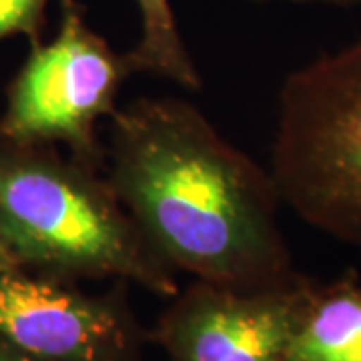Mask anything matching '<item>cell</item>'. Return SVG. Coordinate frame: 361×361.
Instances as JSON below:
<instances>
[{
  "label": "cell",
  "instance_id": "11",
  "mask_svg": "<svg viewBox=\"0 0 361 361\" xmlns=\"http://www.w3.org/2000/svg\"><path fill=\"white\" fill-rule=\"evenodd\" d=\"M251 2H295V4H327L339 8H351L361 4V0H251Z\"/></svg>",
  "mask_w": 361,
  "mask_h": 361
},
{
  "label": "cell",
  "instance_id": "7",
  "mask_svg": "<svg viewBox=\"0 0 361 361\" xmlns=\"http://www.w3.org/2000/svg\"><path fill=\"white\" fill-rule=\"evenodd\" d=\"M285 361H361V281L353 271L331 283L313 279Z\"/></svg>",
  "mask_w": 361,
  "mask_h": 361
},
{
  "label": "cell",
  "instance_id": "1",
  "mask_svg": "<svg viewBox=\"0 0 361 361\" xmlns=\"http://www.w3.org/2000/svg\"><path fill=\"white\" fill-rule=\"evenodd\" d=\"M104 177L157 255L207 283H291L269 169L227 141L195 104L141 97L111 115Z\"/></svg>",
  "mask_w": 361,
  "mask_h": 361
},
{
  "label": "cell",
  "instance_id": "4",
  "mask_svg": "<svg viewBox=\"0 0 361 361\" xmlns=\"http://www.w3.org/2000/svg\"><path fill=\"white\" fill-rule=\"evenodd\" d=\"M133 75L87 20L78 0H61L54 39L30 42V54L11 80L0 115V137L28 145H65L71 155L103 169L97 125L115 113L123 82Z\"/></svg>",
  "mask_w": 361,
  "mask_h": 361
},
{
  "label": "cell",
  "instance_id": "8",
  "mask_svg": "<svg viewBox=\"0 0 361 361\" xmlns=\"http://www.w3.org/2000/svg\"><path fill=\"white\" fill-rule=\"evenodd\" d=\"M139 13V40L127 54L130 71L165 78L185 90L203 89V77L180 35L171 0H133Z\"/></svg>",
  "mask_w": 361,
  "mask_h": 361
},
{
  "label": "cell",
  "instance_id": "12",
  "mask_svg": "<svg viewBox=\"0 0 361 361\" xmlns=\"http://www.w3.org/2000/svg\"><path fill=\"white\" fill-rule=\"evenodd\" d=\"M11 263H14L13 259H11V255L4 251V247L0 245V265H11ZM16 265V263H14Z\"/></svg>",
  "mask_w": 361,
  "mask_h": 361
},
{
  "label": "cell",
  "instance_id": "10",
  "mask_svg": "<svg viewBox=\"0 0 361 361\" xmlns=\"http://www.w3.org/2000/svg\"><path fill=\"white\" fill-rule=\"evenodd\" d=\"M0 361H40L32 355H28L25 351L11 345L8 341L0 339Z\"/></svg>",
  "mask_w": 361,
  "mask_h": 361
},
{
  "label": "cell",
  "instance_id": "5",
  "mask_svg": "<svg viewBox=\"0 0 361 361\" xmlns=\"http://www.w3.org/2000/svg\"><path fill=\"white\" fill-rule=\"evenodd\" d=\"M123 289L90 295L75 281L0 265V339L40 361H141L147 334Z\"/></svg>",
  "mask_w": 361,
  "mask_h": 361
},
{
  "label": "cell",
  "instance_id": "9",
  "mask_svg": "<svg viewBox=\"0 0 361 361\" xmlns=\"http://www.w3.org/2000/svg\"><path fill=\"white\" fill-rule=\"evenodd\" d=\"M51 0H0V40L26 37L30 42L42 40L47 6Z\"/></svg>",
  "mask_w": 361,
  "mask_h": 361
},
{
  "label": "cell",
  "instance_id": "3",
  "mask_svg": "<svg viewBox=\"0 0 361 361\" xmlns=\"http://www.w3.org/2000/svg\"><path fill=\"white\" fill-rule=\"evenodd\" d=\"M269 171L297 217L361 251V39L287 75Z\"/></svg>",
  "mask_w": 361,
  "mask_h": 361
},
{
  "label": "cell",
  "instance_id": "6",
  "mask_svg": "<svg viewBox=\"0 0 361 361\" xmlns=\"http://www.w3.org/2000/svg\"><path fill=\"white\" fill-rule=\"evenodd\" d=\"M311 277L265 289L195 279L159 317L149 341L169 361H285Z\"/></svg>",
  "mask_w": 361,
  "mask_h": 361
},
{
  "label": "cell",
  "instance_id": "2",
  "mask_svg": "<svg viewBox=\"0 0 361 361\" xmlns=\"http://www.w3.org/2000/svg\"><path fill=\"white\" fill-rule=\"evenodd\" d=\"M0 245L40 275L179 293L177 271L142 237L101 169L51 145L0 137Z\"/></svg>",
  "mask_w": 361,
  "mask_h": 361
}]
</instances>
